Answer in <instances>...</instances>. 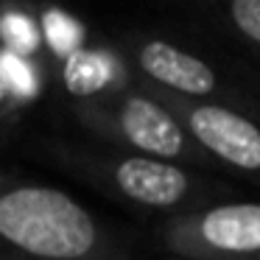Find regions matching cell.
I'll list each match as a JSON object with an SVG mask.
<instances>
[{"label": "cell", "instance_id": "cell-1", "mask_svg": "<svg viewBox=\"0 0 260 260\" xmlns=\"http://www.w3.org/2000/svg\"><path fill=\"white\" fill-rule=\"evenodd\" d=\"M0 241L42 260H81L95 249L98 230L68 193L25 185L0 193Z\"/></svg>", "mask_w": 260, "mask_h": 260}, {"label": "cell", "instance_id": "cell-2", "mask_svg": "<svg viewBox=\"0 0 260 260\" xmlns=\"http://www.w3.org/2000/svg\"><path fill=\"white\" fill-rule=\"evenodd\" d=\"M187 123L196 140L215 157L246 171L260 168V129L243 115L224 107H196Z\"/></svg>", "mask_w": 260, "mask_h": 260}, {"label": "cell", "instance_id": "cell-3", "mask_svg": "<svg viewBox=\"0 0 260 260\" xmlns=\"http://www.w3.org/2000/svg\"><path fill=\"white\" fill-rule=\"evenodd\" d=\"M115 182L129 199L148 207L179 204L187 193V176L182 168L154 157H132L115 168Z\"/></svg>", "mask_w": 260, "mask_h": 260}, {"label": "cell", "instance_id": "cell-4", "mask_svg": "<svg viewBox=\"0 0 260 260\" xmlns=\"http://www.w3.org/2000/svg\"><path fill=\"white\" fill-rule=\"evenodd\" d=\"M120 129H123L126 140L132 146L146 154H154V159L176 157L185 148L179 123L151 98L143 95L126 98L123 109H120Z\"/></svg>", "mask_w": 260, "mask_h": 260}, {"label": "cell", "instance_id": "cell-5", "mask_svg": "<svg viewBox=\"0 0 260 260\" xmlns=\"http://www.w3.org/2000/svg\"><path fill=\"white\" fill-rule=\"evenodd\" d=\"M199 235L218 252L249 254L260 252V204L238 202L218 204L199 221Z\"/></svg>", "mask_w": 260, "mask_h": 260}, {"label": "cell", "instance_id": "cell-6", "mask_svg": "<svg viewBox=\"0 0 260 260\" xmlns=\"http://www.w3.org/2000/svg\"><path fill=\"white\" fill-rule=\"evenodd\" d=\"M140 64L154 81L185 95H207L215 90V73L210 64L168 42H148L140 51Z\"/></svg>", "mask_w": 260, "mask_h": 260}, {"label": "cell", "instance_id": "cell-7", "mask_svg": "<svg viewBox=\"0 0 260 260\" xmlns=\"http://www.w3.org/2000/svg\"><path fill=\"white\" fill-rule=\"evenodd\" d=\"M112 76V62L95 51H73L64 62V87L73 95H92Z\"/></svg>", "mask_w": 260, "mask_h": 260}, {"label": "cell", "instance_id": "cell-8", "mask_svg": "<svg viewBox=\"0 0 260 260\" xmlns=\"http://www.w3.org/2000/svg\"><path fill=\"white\" fill-rule=\"evenodd\" d=\"M0 37L9 45V51L17 53V56L34 53V48L40 45V31L23 14H6V17L0 20Z\"/></svg>", "mask_w": 260, "mask_h": 260}, {"label": "cell", "instance_id": "cell-9", "mask_svg": "<svg viewBox=\"0 0 260 260\" xmlns=\"http://www.w3.org/2000/svg\"><path fill=\"white\" fill-rule=\"evenodd\" d=\"M45 40L56 53L70 56L73 51H79L76 45H79V40H81V31L68 14H62V12L53 9V12L45 14Z\"/></svg>", "mask_w": 260, "mask_h": 260}, {"label": "cell", "instance_id": "cell-10", "mask_svg": "<svg viewBox=\"0 0 260 260\" xmlns=\"http://www.w3.org/2000/svg\"><path fill=\"white\" fill-rule=\"evenodd\" d=\"M0 73H3L6 90L17 92V95H31L34 92V73L23 62V56H17L12 51H3L0 53Z\"/></svg>", "mask_w": 260, "mask_h": 260}, {"label": "cell", "instance_id": "cell-11", "mask_svg": "<svg viewBox=\"0 0 260 260\" xmlns=\"http://www.w3.org/2000/svg\"><path fill=\"white\" fill-rule=\"evenodd\" d=\"M232 20L235 25L260 45V0H232Z\"/></svg>", "mask_w": 260, "mask_h": 260}, {"label": "cell", "instance_id": "cell-12", "mask_svg": "<svg viewBox=\"0 0 260 260\" xmlns=\"http://www.w3.org/2000/svg\"><path fill=\"white\" fill-rule=\"evenodd\" d=\"M3 92H6V84H3V73H0V98H3Z\"/></svg>", "mask_w": 260, "mask_h": 260}]
</instances>
